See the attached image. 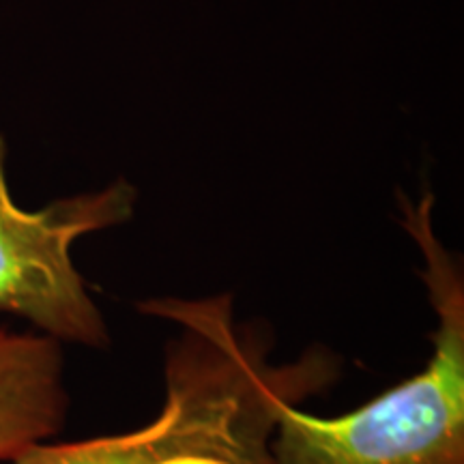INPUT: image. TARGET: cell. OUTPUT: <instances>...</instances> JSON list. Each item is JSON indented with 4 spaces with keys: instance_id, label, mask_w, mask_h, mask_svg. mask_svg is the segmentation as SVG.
Returning <instances> with one entry per match:
<instances>
[{
    "instance_id": "obj_1",
    "label": "cell",
    "mask_w": 464,
    "mask_h": 464,
    "mask_svg": "<svg viewBox=\"0 0 464 464\" xmlns=\"http://www.w3.org/2000/svg\"><path fill=\"white\" fill-rule=\"evenodd\" d=\"M140 307L179 327L158 417L130 432L33 445L9 464H271L284 411L338 381L340 362L323 346L277 363L266 329L237 321L228 293Z\"/></svg>"
},
{
    "instance_id": "obj_3",
    "label": "cell",
    "mask_w": 464,
    "mask_h": 464,
    "mask_svg": "<svg viewBox=\"0 0 464 464\" xmlns=\"http://www.w3.org/2000/svg\"><path fill=\"white\" fill-rule=\"evenodd\" d=\"M5 158L0 136V312L24 318L61 344L106 348L108 324L73 266L72 246L89 232L127 222L136 189L116 181L26 211L11 196Z\"/></svg>"
},
{
    "instance_id": "obj_2",
    "label": "cell",
    "mask_w": 464,
    "mask_h": 464,
    "mask_svg": "<svg viewBox=\"0 0 464 464\" xmlns=\"http://www.w3.org/2000/svg\"><path fill=\"white\" fill-rule=\"evenodd\" d=\"M432 194L400 196L402 226L420 246L421 280L437 314L432 355L411 379L340 417L284 411L271 464H464V284L432 226Z\"/></svg>"
},
{
    "instance_id": "obj_4",
    "label": "cell",
    "mask_w": 464,
    "mask_h": 464,
    "mask_svg": "<svg viewBox=\"0 0 464 464\" xmlns=\"http://www.w3.org/2000/svg\"><path fill=\"white\" fill-rule=\"evenodd\" d=\"M67 409L61 342L0 329V462L56 437Z\"/></svg>"
}]
</instances>
